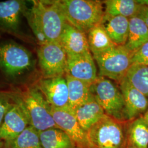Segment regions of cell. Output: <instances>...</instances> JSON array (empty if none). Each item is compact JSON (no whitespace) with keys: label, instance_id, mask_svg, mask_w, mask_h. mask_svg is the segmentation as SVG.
<instances>
[{"label":"cell","instance_id":"obj_1","mask_svg":"<svg viewBox=\"0 0 148 148\" xmlns=\"http://www.w3.org/2000/svg\"><path fill=\"white\" fill-rule=\"evenodd\" d=\"M27 21L38 45L59 42L66 20L59 1H32Z\"/></svg>","mask_w":148,"mask_h":148},{"label":"cell","instance_id":"obj_2","mask_svg":"<svg viewBox=\"0 0 148 148\" xmlns=\"http://www.w3.org/2000/svg\"><path fill=\"white\" fill-rule=\"evenodd\" d=\"M37 61L21 44L10 40L0 42V71L8 82H27L35 73Z\"/></svg>","mask_w":148,"mask_h":148},{"label":"cell","instance_id":"obj_3","mask_svg":"<svg viewBox=\"0 0 148 148\" xmlns=\"http://www.w3.org/2000/svg\"><path fill=\"white\" fill-rule=\"evenodd\" d=\"M13 101L21 106L29 125L41 132L58 128L51 114V106L34 84L12 90Z\"/></svg>","mask_w":148,"mask_h":148},{"label":"cell","instance_id":"obj_4","mask_svg":"<svg viewBox=\"0 0 148 148\" xmlns=\"http://www.w3.org/2000/svg\"><path fill=\"white\" fill-rule=\"evenodd\" d=\"M59 2L66 21L86 34L101 23L105 15L103 1L62 0Z\"/></svg>","mask_w":148,"mask_h":148},{"label":"cell","instance_id":"obj_5","mask_svg":"<svg viewBox=\"0 0 148 148\" xmlns=\"http://www.w3.org/2000/svg\"><path fill=\"white\" fill-rule=\"evenodd\" d=\"M126 123L106 115L86 132L89 148H126Z\"/></svg>","mask_w":148,"mask_h":148},{"label":"cell","instance_id":"obj_6","mask_svg":"<svg viewBox=\"0 0 148 148\" xmlns=\"http://www.w3.org/2000/svg\"><path fill=\"white\" fill-rule=\"evenodd\" d=\"M90 90L106 115L122 122H126L125 103L121 91L110 79L98 76Z\"/></svg>","mask_w":148,"mask_h":148},{"label":"cell","instance_id":"obj_7","mask_svg":"<svg viewBox=\"0 0 148 148\" xmlns=\"http://www.w3.org/2000/svg\"><path fill=\"white\" fill-rule=\"evenodd\" d=\"M132 53L125 46H115L104 53L93 56L99 68V76L120 82L132 65Z\"/></svg>","mask_w":148,"mask_h":148},{"label":"cell","instance_id":"obj_8","mask_svg":"<svg viewBox=\"0 0 148 148\" xmlns=\"http://www.w3.org/2000/svg\"><path fill=\"white\" fill-rule=\"evenodd\" d=\"M37 64L43 79L64 76L67 66V54L59 42L38 45Z\"/></svg>","mask_w":148,"mask_h":148},{"label":"cell","instance_id":"obj_9","mask_svg":"<svg viewBox=\"0 0 148 148\" xmlns=\"http://www.w3.org/2000/svg\"><path fill=\"white\" fill-rule=\"evenodd\" d=\"M29 9L25 1L8 0L0 2V32L23 40H28L29 37L22 29L24 19H27Z\"/></svg>","mask_w":148,"mask_h":148},{"label":"cell","instance_id":"obj_10","mask_svg":"<svg viewBox=\"0 0 148 148\" xmlns=\"http://www.w3.org/2000/svg\"><path fill=\"white\" fill-rule=\"evenodd\" d=\"M51 114L57 127L69 136L76 148H89L87 133L80 126L69 106L57 108L51 106Z\"/></svg>","mask_w":148,"mask_h":148},{"label":"cell","instance_id":"obj_11","mask_svg":"<svg viewBox=\"0 0 148 148\" xmlns=\"http://www.w3.org/2000/svg\"><path fill=\"white\" fill-rule=\"evenodd\" d=\"M66 74L92 85L98 75L95 59L90 52L77 54H67Z\"/></svg>","mask_w":148,"mask_h":148},{"label":"cell","instance_id":"obj_12","mask_svg":"<svg viewBox=\"0 0 148 148\" xmlns=\"http://www.w3.org/2000/svg\"><path fill=\"white\" fill-rule=\"evenodd\" d=\"M34 85L41 91L50 106L57 108L69 106L68 88L65 76L41 78Z\"/></svg>","mask_w":148,"mask_h":148},{"label":"cell","instance_id":"obj_13","mask_svg":"<svg viewBox=\"0 0 148 148\" xmlns=\"http://www.w3.org/2000/svg\"><path fill=\"white\" fill-rule=\"evenodd\" d=\"M125 103V117L127 122L143 116L148 109V98L136 88L124 77L119 82Z\"/></svg>","mask_w":148,"mask_h":148},{"label":"cell","instance_id":"obj_14","mask_svg":"<svg viewBox=\"0 0 148 148\" xmlns=\"http://www.w3.org/2000/svg\"><path fill=\"white\" fill-rule=\"evenodd\" d=\"M29 126V123L24 112L21 106L14 101L0 126V140L3 142L12 140Z\"/></svg>","mask_w":148,"mask_h":148},{"label":"cell","instance_id":"obj_15","mask_svg":"<svg viewBox=\"0 0 148 148\" xmlns=\"http://www.w3.org/2000/svg\"><path fill=\"white\" fill-rule=\"evenodd\" d=\"M73 111L80 126L86 132L106 115L103 108L92 95Z\"/></svg>","mask_w":148,"mask_h":148},{"label":"cell","instance_id":"obj_16","mask_svg":"<svg viewBox=\"0 0 148 148\" xmlns=\"http://www.w3.org/2000/svg\"><path fill=\"white\" fill-rule=\"evenodd\" d=\"M60 43L66 54H77L90 51L87 34L68 21L64 27Z\"/></svg>","mask_w":148,"mask_h":148},{"label":"cell","instance_id":"obj_17","mask_svg":"<svg viewBox=\"0 0 148 148\" xmlns=\"http://www.w3.org/2000/svg\"><path fill=\"white\" fill-rule=\"evenodd\" d=\"M130 19L122 16H110L105 14L101 24L117 46H125L127 42Z\"/></svg>","mask_w":148,"mask_h":148},{"label":"cell","instance_id":"obj_18","mask_svg":"<svg viewBox=\"0 0 148 148\" xmlns=\"http://www.w3.org/2000/svg\"><path fill=\"white\" fill-rule=\"evenodd\" d=\"M127 145L133 148H148V123L143 116L126 123Z\"/></svg>","mask_w":148,"mask_h":148},{"label":"cell","instance_id":"obj_19","mask_svg":"<svg viewBox=\"0 0 148 148\" xmlns=\"http://www.w3.org/2000/svg\"><path fill=\"white\" fill-rule=\"evenodd\" d=\"M148 41V27L144 21L136 16L130 19L127 42L125 47L134 53Z\"/></svg>","mask_w":148,"mask_h":148},{"label":"cell","instance_id":"obj_20","mask_svg":"<svg viewBox=\"0 0 148 148\" xmlns=\"http://www.w3.org/2000/svg\"><path fill=\"white\" fill-rule=\"evenodd\" d=\"M103 2L106 15L122 16L128 19L138 16L143 6L139 1L134 0H106Z\"/></svg>","mask_w":148,"mask_h":148},{"label":"cell","instance_id":"obj_21","mask_svg":"<svg viewBox=\"0 0 148 148\" xmlns=\"http://www.w3.org/2000/svg\"><path fill=\"white\" fill-rule=\"evenodd\" d=\"M87 35L89 49L93 56L104 53L116 46L101 24L91 29Z\"/></svg>","mask_w":148,"mask_h":148},{"label":"cell","instance_id":"obj_22","mask_svg":"<svg viewBox=\"0 0 148 148\" xmlns=\"http://www.w3.org/2000/svg\"><path fill=\"white\" fill-rule=\"evenodd\" d=\"M42 148H76L69 136L59 128L39 132Z\"/></svg>","mask_w":148,"mask_h":148},{"label":"cell","instance_id":"obj_23","mask_svg":"<svg viewBox=\"0 0 148 148\" xmlns=\"http://www.w3.org/2000/svg\"><path fill=\"white\" fill-rule=\"evenodd\" d=\"M65 77L68 88L69 106L74 110L85 103L92 95L90 90V85L66 74Z\"/></svg>","mask_w":148,"mask_h":148},{"label":"cell","instance_id":"obj_24","mask_svg":"<svg viewBox=\"0 0 148 148\" xmlns=\"http://www.w3.org/2000/svg\"><path fill=\"white\" fill-rule=\"evenodd\" d=\"M4 143L5 148H42L39 132L31 126L13 140Z\"/></svg>","mask_w":148,"mask_h":148},{"label":"cell","instance_id":"obj_25","mask_svg":"<svg viewBox=\"0 0 148 148\" xmlns=\"http://www.w3.org/2000/svg\"><path fill=\"white\" fill-rule=\"evenodd\" d=\"M129 82L148 98V66L132 65L126 76Z\"/></svg>","mask_w":148,"mask_h":148},{"label":"cell","instance_id":"obj_26","mask_svg":"<svg viewBox=\"0 0 148 148\" xmlns=\"http://www.w3.org/2000/svg\"><path fill=\"white\" fill-rule=\"evenodd\" d=\"M13 103L12 91H0V126Z\"/></svg>","mask_w":148,"mask_h":148},{"label":"cell","instance_id":"obj_27","mask_svg":"<svg viewBox=\"0 0 148 148\" xmlns=\"http://www.w3.org/2000/svg\"><path fill=\"white\" fill-rule=\"evenodd\" d=\"M131 62L132 65L148 66V41L132 53Z\"/></svg>","mask_w":148,"mask_h":148},{"label":"cell","instance_id":"obj_28","mask_svg":"<svg viewBox=\"0 0 148 148\" xmlns=\"http://www.w3.org/2000/svg\"><path fill=\"white\" fill-rule=\"evenodd\" d=\"M138 16L143 21H144V23H145V24L148 27V13L145 10L144 8V5L142 6L140 11L138 15Z\"/></svg>","mask_w":148,"mask_h":148},{"label":"cell","instance_id":"obj_29","mask_svg":"<svg viewBox=\"0 0 148 148\" xmlns=\"http://www.w3.org/2000/svg\"><path fill=\"white\" fill-rule=\"evenodd\" d=\"M143 118L145 119V120L148 123V109L147 110L145 111V112L143 114Z\"/></svg>","mask_w":148,"mask_h":148},{"label":"cell","instance_id":"obj_30","mask_svg":"<svg viewBox=\"0 0 148 148\" xmlns=\"http://www.w3.org/2000/svg\"><path fill=\"white\" fill-rule=\"evenodd\" d=\"M0 148H5V143L0 140Z\"/></svg>","mask_w":148,"mask_h":148},{"label":"cell","instance_id":"obj_31","mask_svg":"<svg viewBox=\"0 0 148 148\" xmlns=\"http://www.w3.org/2000/svg\"><path fill=\"white\" fill-rule=\"evenodd\" d=\"M144 8L145 11L148 13V5H144Z\"/></svg>","mask_w":148,"mask_h":148},{"label":"cell","instance_id":"obj_32","mask_svg":"<svg viewBox=\"0 0 148 148\" xmlns=\"http://www.w3.org/2000/svg\"><path fill=\"white\" fill-rule=\"evenodd\" d=\"M126 148H133L132 147H131V146H130V145H127V147Z\"/></svg>","mask_w":148,"mask_h":148}]
</instances>
